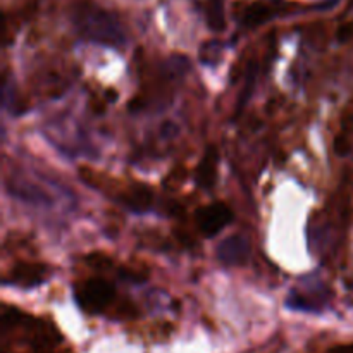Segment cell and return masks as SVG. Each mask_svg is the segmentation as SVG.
I'll use <instances>...</instances> for the list:
<instances>
[{
  "instance_id": "6da1fadb",
  "label": "cell",
  "mask_w": 353,
  "mask_h": 353,
  "mask_svg": "<svg viewBox=\"0 0 353 353\" xmlns=\"http://www.w3.org/2000/svg\"><path fill=\"white\" fill-rule=\"evenodd\" d=\"M2 353H74L50 319L2 305Z\"/></svg>"
},
{
  "instance_id": "7a4b0ae2",
  "label": "cell",
  "mask_w": 353,
  "mask_h": 353,
  "mask_svg": "<svg viewBox=\"0 0 353 353\" xmlns=\"http://www.w3.org/2000/svg\"><path fill=\"white\" fill-rule=\"evenodd\" d=\"M74 299L78 305L92 316H109L114 319H133L138 316L137 307L130 300L121 299L116 286L100 276L76 283Z\"/></svg>"
},
{
  "instance_id": "3957f363",
  "label": "cell",
  "mask_w": 353,
  "mask_h": 353,
  "mask_svg": "<svg viewBox=\"0 0 353 353\" xmlns=\"http://www.w3.org/2000/svg\"><path fill=\"white\" fill-rule=\"evenodd\" d=\"M74 26L83 38L103 45L121 47L126 41L123 24L109 10L99 6H81L74 14Z\"/></svg>"
},
{
  "instance_id": "277c9868",
  "label": "cell",
  "mask_w": 353,
  "mask_h": 353,
  "mask_svg": "<svg viewBox=\"0 0 353 353\" xmlns=\"http://www.w3.org/2000/svg\"><path fill=\"white\" fill-rule=\"evenodd\" d=\"M81 176L90 186L105 192L114 200L123 203L128 209L134 212H145L150 209L152 200H154V190L143 183H133V185H123L119 181H112L109 178H103L102 174L90 169H81Z\"/></svg>"
},
{
  "instance_id": "5b68a950",
  "label": "cell",
  "mask_w": 353,
  "mask_h": 353,
  "mask_svg": "<svg viewBox=\"0 0 353 353\" xmlns=\"http://www.w3.org/2000/svg\"><path fill=\"white\" fill-rule=\"evenodd\" d=\"M195 221L202 236L212 238L233 223V210L224 202H214L196 210Z\"/></svg>"
},
{
  "instance_id": "8992f818",
  "label": "cell",
  "mask_w": 353,
  "mask_h": 353,
  "mask_svg": "<svg viewBox=\"0 0 353 353\" xmlns=\"http://www.w3.org/2000/svg\"><path fill=\"white\" fill-rule=\"evenodd\" d=\"M48 272H50V269L43 262H16L7 274L6 283L19 286V288H33V286L41 285L48 278Z\"/></svg>"
},
{
  "instance_id": "52a82bcc",
  "label": "cell",
  "mask_w": 353,
  "mask_h": 353,
  "mask_svg": "<svg viewBox=\"0 0 353 353\" xmlns=\"http://www.w3.org/2000/svg\"><path fill=\"white\" fill-rule=\"evenodd\" d=\"M292 9V3L283 2V0H259V2L250 3L245 9L243 16H241V26L245 28H255L259 24H264L265 21L272 19V17L285 14Z\"/></svg>"
},
{
  "instance_id": "ba28073f",
  "label": "cell",
  "mask_w": 353,
  "mask_h": 353,
  "mask_svg": "<svg viewBox=\"0 0 353 353\" xmlns=\"http://www.w3.org/2000/svg\"><path fill=\"white\" fill-rule=\"evenodd\" d=\"M250 245L245 236H230L217 248V257L224 265H241L247 262Z\"/></svg>"
},
{
  "instance_id": "9c48e42d",
  "label": "cell",
  "mask_w": 353,
  "mask_h": 353,
  "mask_svg": "<svg viewBox=\"0 0 353 353\" xmlns=\"http://www.w3.org/2000/svg\"><path fill=\"white\" fill-rule=\"evenodd\" d=\"M217 169H219V152L214 145L205 148L203 157L200 159L195 169V181L200 188H212L217 179Z\"/></svg>"
},
{
  "instance_id": "30bf717a",
  "label": "cell",
  "mask_w": 353,
  "mask_h": 353,
  "mask_svg": "<svg viewBox=\"0 0 353 353\" xmlns=\"http://www.w3.org/2000/svg\"><path fill=\"white\" fill-rule=\"evenodd\" d=\"M185 176H186V169L183 165H178V168L172 169L171 172L168 174V178L164 179V186H168L169 190H174L185 181Z\"/></svg>"
},
{
  "instance_id": "8fae6325",
  "label": "cell",
  "mask_w": 353,
  "mask_h": 353,
  "mask_svg": "<svg viewBox=\"0 0 353 353\" xmlns=\"http://www.w3.org/2000/svg\"><path fill=\"white\" fill-rule=\"evenodd\" d=\"M326 353H353V343L350 345H338V347L331 348L330 352Z\"/></svg>"
}]
</instances>
